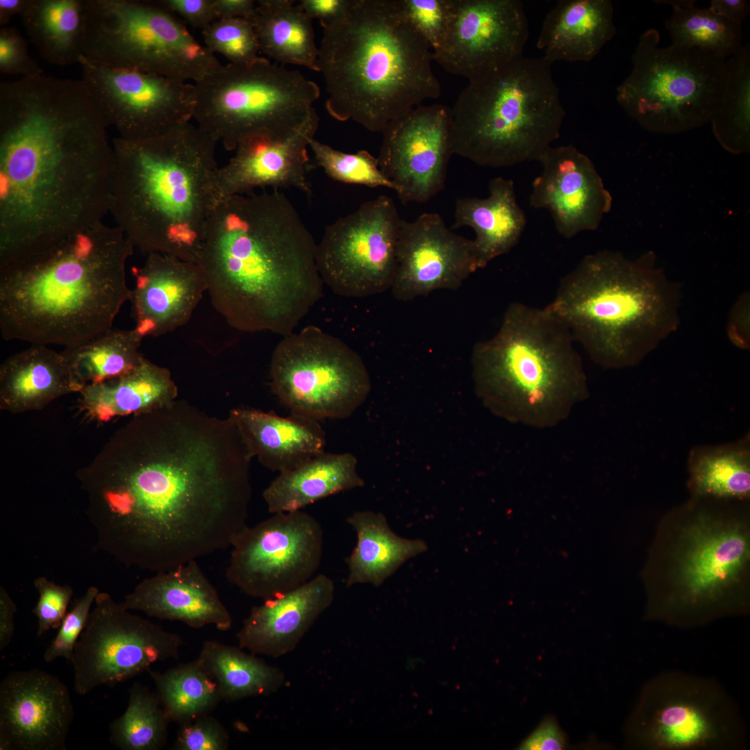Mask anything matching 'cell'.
<instances>
[{
  "mask_svg": "<svg viewBox=\"0 0 750 750\" xmlns=\"http://www.w3.org/2000/svg\"><path fill=\"white\" fill-rule=\"evenodd\" d=\"M252 458L228 417L184 400L132 416L76 474L94 549L156 573L231 547L247 526Z\"/></svg>",
  "mask_w": 750,
  "mask_h": 750,
  "instance_id": "cell-1",
  "label": "cell"
},
{
  "mask_svg": "<svg viewBox=\"0 0 750 750\" xmlns=\"http://www.w3.org/2000/svg\"><path fill=\"white\" fill-rule=\"evenodd\" d=\"M110 126L82 80L0 83V267L103 222L114 174Z\"/></svg>",
  "mask_w": 750,
  "mask_h": 750,
  "instance_id": "cell-2",
  "label": "cell"
},
{
  "mask_svg": "<svg viewBox=\"0 0 750 750\" xmlns=\"http://www.w3.org/2000/svg\"><path fill=\"white\" fill-rule=\"evenodd\" d=\"M317 244L280 190L224 197L197 264L212 306L242 332H294L322 297Z\"/></svg>",
  "mask_w": 750,
  "mask_h": 750,
  "instance_id": "cell-3",
  "label": "cell"
},
{
  "mask_svg": "<svg viewBox=\"0 0 750 750\" xmlns=\"http://www.w3.org/2000/svg\"><path fill=\"white\" fill-rule=\"evenodd\" d=\"M134 246L99 222L0 267V329L6 340L65 347L112 328L129 300L126 263Z\"/></svg>",
  "mask_w": 750,
  "mask_h": 750,
  "instance_id": "cell-4",
  "label": "cell"
},
{
  "mask_svg": "<svg viewBox=\"0 0 750 750\" xmlns=\"http://www.w3.org/2000/svg\"><path fill=\"white\" fill-rule=\"evenodd\" d=\"M109 212L134 247L197 263L219 200L217 142L190 122L150 138L112 140Z\"/></svg>",
  "mask_w": 750,
  "mask_h": 750,
  "instance_id": "cell-5",
  "label": "cell"
},
{
  "mask_svg": "<svg viewBox=\"0 0 750 750\" xmlns=\"http://www.w3.org/2000/svg\"><path fill=\"white\" fill-rule=\"evenodd\" d=\"M317 65L340 122L382 132L393 119L441 93L433 50L399 0H349L340 18L321 24Z\"/></svg>",
  "mask_w": 750,
  "mask_h": 750,
  "instance_id": "cell-6",
  "label": "cell"
},
{
  "mask_svg": "<svg viewBox=\"0 0 750 750\" xmlns=\"http://www.w3.org/2000/svg\"><path fill=\"white\" fill-rule=\"evenodd\" d=\"M681 290L653 253L630 260L617 251L585 256L563 276L546 307L591 358L608 369L640 362L680 323Z\"/></svg>",
  "mask_w": 750,
  "mask_h": 750,
  "instance_id": "cell-7",
  "label": "cell"
},
{
  "mask_svg": "<svg viewBox=\"0 0 750 750\" xmlns=\"http://www.w3.org/2000/svg\"><path fill=\"white\" fill-rule=\"evenodd\" d=\"M472 367L483 404L511 422L553 426L589 395L573 338L546 306L510 303L497 333L474 347Z\"/></svg>",
  "mask_w": 750,
  "mask_h": 750,
  "instance_id": "cell-8",
  "label": "cell"
},
{
  "mask_svg": "<svg viewBox=\"0 0 750 750\" xmlns=\"http://www.w3.org/2000/svg\"><path fill=\"white\" fill-rule=\"evenodd\" d=\"M551 65L522 56L469 80L451 108L453 153L492 168L538 161L565 116Z\"/></svg>",
  "mask_w": 750,
  "mask_h": 750,
  "instance_id": "cell-9",
  "label": "cell"
},
{
  "mask_svg": "<svg viewBox=\"0 0 750 750\" xmlns=\"http://www.w3.org/2000/svg\"><path fill=\"white\" fill-rule=\"evenodd\" d=\"M197 125L226 149L264 135L290 136L315 109L320 90L300 72L260 57L246 65H221L194 83Z\"/></svg>",
  "mask_w": 750,
  "mask_h": 750,
  "instance_id": "cell-10",
  "label": "cell"
},
{
  "mask_svg": "<svg viewBox=\"0 0 750 750\" xmlns=\"http://www.w3.org/2000/svg\"><path fill=\"white\" fill-rule=\"evenodd\" d=\"M655 28L640 37L632 69L616 89L622 109L653 133H679L710 121L722 95L726 60L679 44L658 46Z\"/></svg>",
  "mask_w": 750,
  "mask_h": 750,
  "instance_id": "cell-11",
  "label": "cell"
},
{
  "mask_svg": "<svg viewBox=\"0 0 750 750\" xmlns=\"http://www.w3.org/2000/svg\"><path fill=\"white\" fill-rule=\"evenodd\" d=\"M83 54L95 65L194 83L222 65L154 0H85Z\"/></svg>",
  "mask_w": 750,
  "mask_h": 750,
  "instance_id": "cell-12",
  "label": "cell"
},
{
  "mask_svg": "<svg viewBox=\"0 0 750 750\" xmlns=\"http://www.w3.org/2000/svg\"><path fill=\"white\" fill-rule=\"evenodd\" d=\"M627 747L646 750H730L745 746L737 704L719 682L662 672L642 688L624 728Z\"/></svg>",
  "mask_w": 750,
  "mask_h": 750,
  "instance_id": "cell-13",
  "label": "cell"
},
{
  "mask_svg": "<svg viewBox=\"0 0 750 750\" xmlns=\"http://www.w3.org/2000/svg\"><path fill=\"white\" fill-rule=\"evenodd\" d=\"M270 376L272 391L292 413L317 420L351 416L371 390L360 356L315 326L283 336L272 356Z\"/></svg>",
  "mask_w": 750,
  "mask_h": 750,
  "instance_id": "cell-14",
  "label": "cell"
},
{
  "mask_svg": "<svg viewBox=\"0 0 750 750\" xmlns=\"http://www.w3.org/2000/svg\"><path fill=\"white\" fill-rule=\"evenodd\" d=\"M183 643L180 635L131 614L99 592L69 661L74 690L84 696L101 685L115 687L156 662L177 658Z\"/></svg>",
  "mask_w": 750,
  "mask_h": 750,
  "instance_id": "cell-15",
  "label": "cell"
},
{
  "mask_svg": "<svg viewBox=\"0 0 750 750\" xmlns=\"http://www.w3.org/2000/svg\"><path fill=\"white\" fill-rule=\"evenodd\" d=\"M401 220L393 200L381 195L326 226L316 247L324 283L336 294L350 298L390 289Z\"/></svg>",
  "mask_w": 750,
  "mask_h": 750,
  "instance_id": "cell-16",
  "label": "cell"
},
{
  "mask_svg": "<svg viewBox=\"0 0 750 750\" xmlns=\"http://www.w3.org/2000/svg\"><path fill=\"white\" fill-rule=\"evenodd\" d=\"M323 545L314 517L301 510L275 513L235 536L226 576L250 597L273 598L315 576Z\"/></svg>",
  "mask_w": 750,
  "mask_h": 750,
  "instance_id": "cell-17",
  "label": "cell"
},
{
  "mask_svg": "<svg viewBox=\"0 0 750 750\" xmlns=\"http://www.w3.org/2000/svg\"><path fill=\"white\" fill-rule=\"evenodd\" d=\"M79 64L82 81L120 138H153L193 119L194 83L95 65L84 56Z\"/></svg>",
  "mask_w": 750,
  "mask_h": 750,
  "instance_id": "cell-18",
  "label": "cell"
},
{
  "mask_svg": "<svg viewBox=\"0 0 750 750\" xmlns=\"http://www.w3.org/2000/svg\"><path fill=\"white\" fill-rule=\"evenodd\" d=\"M528 35L519 0H453L447 34L433 58L469 81L524 56Z\"/></svg>",
  "mask_w": 750,
  "mask_h": 750,
  "instance_id": "cell-19",
  "label": "cell"
},
{
  "mask_svg": "<svg viewBox=\"0 0 750 750\" xmlns=\"http://www.w3.org/2000/svg\"><path fill=\"white\" fill-rule=\"evenodd\" d=\"M451 108L419 105L382 131L380 169L395 186L402 204L425 203L445 185L453 153Z\"/></svg>",
  "mask_w": 750,
  "mask_h": 750,
  "instance_id": "cell-20",
  "label": "cell"
},
{
  "mask_svg": "<svg viewBox=\"0 0 750 750\" xmlns=\"http://www.w3.org/2000/svg\"><path fill=\"white\" fill-rule=\"evenodd\" d=\"M474 240L450 230L442 216L426 212L401 220L391 290L399 301L456 290L478 269Z\"/></svg>",
  "mask_w": 750,
  "mask_h": 750,
  "instance_id": "cell-21",
  "label": "cell"
},
{
  "mask_svg": "<svg viewBox=\"0 0 750 750\" xmlns=\"http://www.w3.org/2000/svg\"><path fill=\"white\" fill-rule=\"evenodd\" d=\"M74 717L67 686L50 673L12 671L0 684V750H66Z\"/></svg>",
  "mask_w": 750,
  "mask_h": 750,
  "instance_id": "cell-22",
  "label": "cell"
},
{
  "mask_svg": "<svg viewBox=\"0 0 750 750\" xmlns=\"http://www.w3.org/2000/svg\"><path fill=\"white\" fill-rule=\"evenodd\" d=\"M532 184L529 204L547 210L557 232L570 239L597 229L612 206V197L590 158L572 144L548 147Z\"/></svg>",
  "mask_w": 750,
  "mask_h": 750,
  "instance_id": "cell-23",
  "label": "cell"
},
{
  "mask_svg": "<svg viewBox=\"0 0 750 750\" xmlns=\"http://www.w3.org/2000/svg\"><path fill=\"white\" fill-rule=\"evenodd\" d=\"M315 108L290 136L276 140L251 137L240 142L235 155L217 171L219 198L254 192L257 189L294 188L312 194L306 170L308 147L319 127Z\"/></svg>",
  "mask_w": 750,
  "mask_h": 750,
  "instance_id": "cell-24",
  "label": "cell"
},
{
  "mask_svg": "<svg viewBox=\"0 0 750 750\" xmlns=\"http://www.w3.org/2000/svg\"><path fill=\"white\" fill-rule=\"evenodd\" d=\"M684 540L676 603L690 610L718 604L749 560L746 531L701 519L687 529Z\"/></svg>",
  "mask_w": 750,
  "mask_h": 750,
  "instance_id": "cell-25",
  "label": "cell"
},
{
  "mask_svg": "<svg viewBox=\"0 0 750 750\" xmlns=\"http://www.w3.org/2000/svg\"><path fill=\"white\" fill-rule=\"evenodd\" d=\"M134 276L128 301L133 329L142 338L160 336L187 324L207 292L197 263L167 254H148Z\"/></svg>",
  "mask_w": 750,
  "mask_h": 750,
  "instance_id": "cell-26",
  "label": "cell"
},
{
  "mask_svg": "<svg viewBox=\"0 0 750 750\" xmlns=\"http://www.w3.org/2000/svg\"><path fill=\"white\" fill-rule=\"evenodd\" d=\"M333 580L318 574L301 585L253 606L237 639L241 648L278 658L296 649L318 617L332 604Z\"/></svg>",
  "mask_w": 750,
  "mask_h": 750,
  "instance_id": "cell-27",
  "label": "cell"
},
{
  "mask_svg": "<svg viewBox=\"0 0 750 750\" xmlns=\"http://www.w3.org/2000/svg\"><path fill=\"white\" fill-rule=\"evenodd\" d=\"M122 603L128 610L194 628L213 625L226 631L233 624L230 612L197 560L143 579Z\"/></svg>",
  "mask_w": 750,
  "mask_h": 750,
  "instance_id": "cell-28",
  "label": "cell"
},
{
  "mask_svg": "<svg viewBox=\"0 0 750 750\" xmlns=\"http://www.w3.org/2000/svg\"><path fill=\"white\" fill-rule=\"evenodd\" d=\"M228 417L251 457L270 470L287 472L324 452L326 434L317 419L245 408L231 410Z\"/></svg>",
  "mask_w": 750,
  "mask_h": 750,
  "instance_id": "cell-29",
  "label": "cell"
},
{
  "mask_svg": "<svg viewBox=\"0 0 750 750\" xmlns=\"http://www.w3.org/2000/svg\"><path fill=\"white\" fill-rule=\"evenodd\" d=\"M613 15L610 0H560L546 15L537 47L552 64L589 62L614 38Z\"/></svg>",
  "mask_w": 750,
  "mask_h": 750,
  "instance_id": "cell-30",
  "label": "cell"
},
{
  "mask_svg": "<svg viewBox=\"0 0 750 750\" xmlns=\"http://www.w3.org/2000/svg\"><path fill=\"white\" fill-rule=\"evenodd\" d=\"M81 390L63 354L47 345L33 344L0 367V408L14 414L43 409L62 396Z\"/></svg>",
  "mask_w": 750,
  "mask_h": 750,
  "instance_id": "cell-31",
  "label": "cell"
},
{
  "mask_svg": "<svg viewBox=\"0 0 750 750\" xmlns=\"http://www.w3.org/2000/svg\"><path fill=\"white\" fill-rule=\"evenodd\" d=\"M485 199L460 198L456 201L453 228H472L478 268L508 253L519 241L526 224L524 211L517 201L514 182L503 177L489 183Z\"/></svg>",
  "mask_w": 750,
  "mask_h": 750,
  "instance_id": "cell-32",
  "label": "cell"
},
{
  "mask_svg": "<svg viewBox=\"0 0 750 750\" xmlns=\"http://www.w3.org/2000/svg\"><path fill=\"white\" fill-rule=\"evenodd\" d=\"M80 406L88 417L106 422L119 416L138 415L171 405L178 388L170 371L142 357L137 367L121 376L85 386Z\"/></svg>",
  "mask_w": 750,
  "mask_h": 750,
  "instance_id": "cell-33",
  "label": "cell"
},
{
  "mask_svg": "<svg viewBox=\"0 0 750 750\" xmlns=\"http://www.w3.org/2000/svg\"><path fill=\"white\" fill-rule=\"evenodd\" d=\"M357 460L349 453L325 451L278 475L264 490L269 512L301 510L335 494L364 485Z\"/></svg>",
  "mask_w": 750,
  "mask_h": 750,
  "instance_id": "cell-34",
  "label": "cell"
},
{
  "mask_svg": "<svg viewBox=\"0 0 750 750\" xmlns=\"http://www.w3.org/2000/svg\"><path fill=\"white\" fill-rule=\"evenodd\" d=\"M356 531L357 542L346 559L347 587L369 583L382 585L408 559L427 549L420 539L408 540L397 535L381 512L357 511L347 518Z\"/></svg>",
  "mask_w": 750,
  "mask_h": 750,
  "instance_id": "cell-35",
  "label": "cell"
},
{
  "mask_svg": "<svg viewBox=\"0 0 750 750\" xmlns=\"http://www.w3.org/2000/svg\"><path fill=\"white\" fill-rule=\"evenodd\" d=\"M251 20L260 53L283 66L290 64L318 72L312 19L295 1H257Z\"/></svg>",
  "mask_w": 750,
  "mask_h": 750,
  "instance_id": "cell-36",
  "label": "cell"
},
{
  "mask_svg": "<svg viewBox=\"0 0 750 750\" xmlns=\"http://www.w3.org/2000/svg\"><path fill=\"white\" fill-rule=\"evenodd\" d=\"M85 11V0H30L21 17L40 54L65 66L84 56Z\"/></svg>",
  "mask_w": 750,
  "mask_h": 750,
  "instance_id": "cell-37",
  "label": "cell"
},
{
  "mask_svg": "<svg viewBox=\"0 0 750 750\" xmlns=\"http://www.w3.org/2000/svg\"><path fill=\"white\" fill-rule=\"evenodd\" d=\"M216 682L222 700L235 701L276 692L285 682L283 672L241 647L215 640L203 643L197 658Z\"/></svg>",
  "mask_w": 750,
  "mask_h": 750,
  "instance_id": "cell-38",
  "label": "cell"
},
{
  "mask_svg": "<svg viewBox=\"0 0 750 750\" xmlns=\"http://www.w3.org/2000/svg\"><path fill=\"white\" fill-rule=\"evenodd\" d=\"M142 338L131 330L110 329L83 343L65 347V358L82 390L126 374L140 363Z\"/></svg>",
  "mask_w": 750,
  "mask_h": 750,
  "instance_id": "cell-39",
  "label": "cell"
},
{
  "mask_svg": "<svg viewBox=\"0 0 750 750\" xmlns=\"http://www.w3.org/2000/svg\"><path fill=\"white\" fill-rule=\"evenodd\" d=\"M749 438L694 448L688 459L692 488L699 494L747 498L750 492Z\"/></svg>",
  "mask_w": 750,
  "mask_h": 750,
  "instance_id": "cell-40",
  "label": "cell"
},
{
  "mask_svg": "<svg viewBox=\"0 0 750 750\" xmlns=\"http://www.w3.org/2000/svg\"><path fill=\"white\" fill-rule=\"evenodd\" d=\"M726 74L719 104L710 122L720 145L733 154L750 149V45L726 60Z\"/></svg>",
  "mask_w": 750,
  "mask_h": 750,
  "instance_id": "cell-41",
  "label": "cell"
},
{
  "mask_svg": "<svg viewBox=\"0 0 750 750\" xmlns=\"http://www.w3.org/2000/svg\"><path fill=\"white\" fill-rule=\"evenodd\" d=\"M147 672L170 722L181 724L209 714L222 701L216 682L197 659L165 672Z\"/></svg>",
  "mask_w": 750,
  "mask_h": 750,
  "instance_id": "cell-42",
  "label": "cell"
},
{
  "mask_svg": "<svg viewBox=\"0 0 750 750\" xmlns=\"http://www.w3.org/2000/svg\"><path fill=\"white\" fill-rule=\"evenodd\" d=\"M670 5L672 15L665 22L672 44L695 47L727 59L743 45L741 25L722 18L694 0L654 1Z\"/></svg>",
  "mask_w": 750,
  "mask_h": 750,
  "instance_id": "cell-43",
  "label": "cell"
},
{
  "mask_svg": "<svg viewBox=\"0 0 750 750\" xmlns=\"http://www.w3.org/2000/svg\"><path fill=\"white\" fill-rule=\"evenodd\" d=\"M170 723L156 693L135 682L128 690L125 712L109 725L110 741L121 750H159Z\"/></svg>",
  "mask_w": 750,
  "mask_h": 750,
  "instance_id": "cell-44",
  "label": "cell"
},
{
  "mask_svg": "<svg viewBox=\"0 0 750 750\" xmlns=\"http://www.w3.org/2000/svg\"><path fill=\"white\" fill-rule=\"evenodd\" d=\"M309 147L316 165L332 179L369 188L385 187L395 191L394 185L380 169L378 158L368 151L344 153L315 138L310 141Z\"/></svg>",
  "mask_w": 750,
  "mask_h": 750,
  "instance_id": "cell-45",
  "label": "cell"
},
{
  "mask_svg": "<svg viewBox=\"0 0 750 750\" xmlns=\"http://www.w3.org/2000/svg\"><path fill=\"white\" fill-rule=\"evenodd\" d=\"M204 46L235 65L250 64L260 56L254 26L244 18L218 19L202 30Z\"/></svg>",
  "mask_w": 750,
  "mask_h": 750,
  "instance_id": "cell-46",
  "label": "cell"
},
{
  "mask_svg": "<svg viewBox=\"0 0 750 750\" xmlns=\"http://www.w3.org/2000/svg\"><path fill=\"white\" fill-rule=\"evenodd\" d=\"M410 24L426 40L433 51L447 34L453 0H399Z\"/></svg>",
  "mask_w": 750,
  "mask_h": 750,
  "instance_id": "cell-47",
  "label": "cell"
},
{
  "mask_svg": "<svg viewBox=\"0 0 750 750\" xmlns=\"http://www.w3.org/2000/svg\"><path fill=\"white\" fill-rule=\"evenodd\" d=\"M99 593L95 586H90L85 593L75 600L72 609L66 613L58 632L44 651L43 659L51 662L58 658L70 661L75 644L88 621L91 607Z\"/></svg>",
  "mask_w": 750,
  "mask_h": 750,
  "instance_id": "cell-48",
  "label": "cell"
},
{
  "mask_svg": "<svg viewBox=\"0 0 750 750\" xmlns=\"http://www.w3.org/2000/svg\"><path fill=\"white\" fill-rule=\"evenodd\" d=\"M174 750H226L230 738L222 723L208 714L179 724Z\"/></svg>",
  "mask_w": 750,
  "mask_h": 750,
  "instance_id": "cell-49",
  "label": "cell"
},
{
  "mask_svg": "<svg viewBox=\"0 0 750 750\" xmlns=\"http://www.w3.org/2000/svg\"><path fill=\"white\" fill-rule=\"evenodd\" d=\"M33 585L39 593V599L33 612L38 618L37 635L42 636L51 628L60 627L73 595V590L67 585H60L40 576Z\"/></svg>",
  "mask_w": 750,
  "mask_h": 750,
  "instance_id": "cell-50",
  "label": "cell"
},
{
  "mask_svg": "<svg viewBox=\"0 0 750 750\" xmlns=\"http://www.w3.org/2000/svg\"><path fill=\"white\" fill-rule=\"evenodd\" d=\"M0 72L21 78L43 74L42 69L30 56L26 40L15 28L3 26L0 30Z\"/></svg>",
  "mask_w": 750,
  "mask_h": 750,
  "instance_id": "cell-51",
  "label": "cell"
},
{
  "mask_svg": "<svg viewBox=\"0 0 750 750\" xmlns=\"http://www.w3.org/2000/svg\"><path fill=\"white\" fill-rule=\"evenodd\" d=\"M190 26L202 30L215 21L212 0H154Z\"/></svg>",
  "mask_w": 750,
  "mask_h": 750,
  "instance_id": "cell-52",
  "label": "cell"
},
{
  "mask_svg": "<svg viewBox=\"0 0 750 750\" xmlns=\"http://www.w3.org/2000/svg\"><path fill=\"white\" fill-rule=\"evenodd\" d=\"M568 746L565 733L557 719L547 716L519 746L522 750H560Z\"/></svg>",
  "mask_w": 750,
  "mask_h": 750,
  "instance_id": "cell-53",
  "label": "cell"
},
{
  "mask_svg": "<svg viewBox=\"0 0 750 750\" xmlns=\"http://www.w3.org/2000/svg\"><path fill=\"white\" fill-rule=\"evenodd\" d=\"M298 3L311 19H317L320 24H325L342 17L349 0H301Z\"/></svg>",
  "mask_w": 750,
  "mask_h": 750,
  "instance_id": "cell-54",
  "label": "cell"
},
{
  "mask_svg": "<svg viewBox=\"0 0 750 750\" xmlns=\"http://www.w3.org/2000/svg\"><path fill=\"white\" fill-rule=\"evenodd\" d=\"M17 607L5 588L0 586V650L11 642L15 632L14 615Z\"/></svg>",
  "mask_w": 750,
  "mask_h": 750,
  "instance_id": "cell-55",
  "label": "cell"
},
{
  "mask_svg": "<svg viewBox=\"0 0 750 750\" xmlns=\"http://www.w3.org/2000/svg\"><path fill=\"white\" fill-rule=\"evenodd\" d=\"M708 8L714 14L741 26L750 12L749 1L747 0H712Z\"/></svg>",
  "mask_w": 750,
  "mask_h": 750,
  "instance_id": "cell-56",
  "label": "cell"
},
{
  "mask_svg": "<svg viewBox=\"0 0 750 750\" xmlns=\"http://www.w3.org/2000/svg\"><path fill=\"white\" fill-rule=\"evenodd\" d=\"M253 0H212L216 19H251L256 5Z\"/></svg>",
  "mask_w": 750,
  "mask_h": 750,
  "instance_id": "cell-57",
  "label": "cell"
},
{
  "mask_svg": "<svg viewBox=\"0 0 750 750\" xmlns=\"http://www.w3.org/2000/svg\"><path fill=\"white\" fill-rule=\"evenodd\" d=\"M747 300L740 299L736 306L734 307L733 312H732L731 318L730 317V324H738V326L729 331L730 338H732L735 342L740 346L743 347L742 342V338L747 347V342L744 341L742 335L747 339Z\"/></svg>",
  "mask_w": 750,
  "mask_h": 750,
  "instance_id": "cell-58",
  "label": "cell"
},
{
  "mask_svg": "<svg viewBox=\"0 0 750 750\" xmlns=\"http://www.w3.org/2000/svg\"><path fill=\"white\" fill-rule=\"evenodd\" d=\"M30 0H0V26H6L12 17L22 16Z\"/></svg>",
  "mask_w": 750,
  "mask_h": 750,
  "instance_id": "cell-59",
  "label": "cell"
}]
</instances>
